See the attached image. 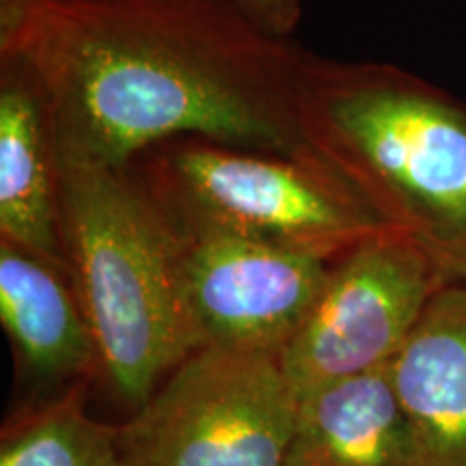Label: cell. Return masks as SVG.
<instances>
[{
	"instance_id": "6da1fadb",
	"label": "cell",
	"mask_w": 466,
	"mask_h": 466,
	"mask_svg": "<svg viewBox=\"0 0 466 466\" xmlns=\"http://www.w3.org/2000/svg\"><path fill=\"white\" fill-rule=\"evenodd\" d=\"M302 56L231 0H0V58L42 93L56 165L124 171L175 138L311 156Z\"/></svg>"
},
{
	"instance_id": "7a4b0ae2",
	"label": "cell",
	"mask_w": 466,
	"mask_h": 466,
	"mask_svg": "<svg viewBox=\"0 0 466 466\" xmlns=\"http://www.w3.org/2000/svg\"><path fill=\"white\" fill-rule=\"evenodd\" d=\"M309 154L466 283V104L387 63L305 52Z\"/></svg>"
},
{
	"instance_id": "3957f363",
	"label": "cell",
	"mask_w": 466,
	"mask_h": 466,
	"mask_svg": "<svg viewBox=\"0 0 466 466\" xmlns=\"http://www.w3.org/2000/svg\"><path fill=\"white\" fill-rule=\"evenodd\" d=\"M56 179L63 261L100 376L137 410L197 350L179 288V231L130 168L56 165Z\"/></svg>"
},
{
	"instance_id": "277c9868",
	"label": "cell",
	"mask_w": 466,
	"mask_h": 466,
	"mask_svg": "<svg viewBox=\"0 0 466 466\" xmlns=\"http://www.w3.org/2000/svg\"><path fill=\"white\" fill-rule=\"evenodd\" d=\"M130 171L182 231L225 233L335 261L393 229L313 156L175 138L143 154Z\"/></svg>"
},
{
	"instance_id": "5b68a950",
	"label": "cell",
	"mask_w": 466,
	"mask_h": 466,
	"mask_svg": "<svg viewBox=\"0 0 466 466\" xmlns=\"http://www.w3.org/2000/svg\"><path fill=\"white\" fill-rule=\"evenodd\" d=\"M300 398L279 354L197 348L121 425L126 466H285Z\"/></svg>"
},
{
	"instance_id": "8992f818",
	"label": "cell",
	"mask_w": 466,
	"mask_h": 466,
	"mask_svg": "<svg viewBox=\"0 0 466 466\" xmlns=\"http://www.w3.org/2000/svg\"><path fill=\"white\" fill-rule=\"evenodd\" d=\"M451 283L439 261L401 231L376 233L350 248L330 264L318 302L279 354L296 395L387 367Z\"/></svg>"
},
{
	"instance_id": "52a82bcc",
	"label": "cell",
	"mask_w": 466,
	"mask_h": 466,
	"mask_svg": "<svg viewBox=\"0 0 466 466\" xmlns=\"http://www.w3.org/2000/svg\"><path fill=\"white\" fill-rule=\"evenodd\" d=\"M177 231L179 288L197 348L281 354L333 261L225 233Z\"/></svg>"
},
{
	"instance_id": "ba28073f",
	"label": "cell",
	"mask_w": 466,
	"mask_h": 466,
	"mask_svg": "<svg viewBox=\"0 0 466 466\" xmlns=\"http://www.w3.org/2000/svg\"><path fill=\"white\" fill-rule=\"evenodd\" d=\"M387 367L415 466H466V283L434 296Z\"/></svg>"
},
{
	"instance_id": "9c48e42d",
	"label": "cell",
	"mask_w": 466,
	"mask_h": 466,
	"mask_svg": "<svg viewBox=\"0 0 466 466\" xmlns=\"http://www.w3.org/2000/svg\"><path fill=\"white\" fill-rule=\"evenodd\" d=\"M0 324L17 363L42 382L100 376L97 350L66 266L0 240Z\"/></svg>"
},
{
	"instance_id": "30bf717a",
	"label": "cell",
	"mask_w": 466,
	"mask_h": 466,
	"mask_svg": "<svg viewBox=\"0 0 466 466\" xmlns=\"http://www.w3.org/2000/svg\"><path fill=\"white\" fill-rule=\"evenodd\" d=\"M0 240L66 266L48 110L31 76L9 58L0 69Z\"/></svg>"
},
{
	"instance_id": "8fae6325",
	"label": "cell",
	"mask_w": 466,
	"mask_h": 466,
	"mask_svg": "<svg viewBox=\"0 0 466 466\" xmlns=\"http://www.w3.org/2000/svg\"><path fill=\"white\" fill-rule=\"evenodd\" d=\"M285 466H415L389 367L300 398Z\"/></svg>"
},
{
	"instance_id": "7c38bea8",
	"label": "cell",
	"mask_w": 466,
	"mask_h": 466,
	"mask_svg": "<svg viewBox=\"0 0 466 466\" xmlns=\"http://www.w3.org/2000/svg\"><path fill=\"white\" fill-rule=\"evenodd\" d=\"M0 466H126L121 425L93 419L83 382L69 384L5 423Z\"/></svg>"
},
{
	"instance_id": "4fadbf2b",
	"label": "cell",
	"mask_w": 466,
	"mask_h": 466,
	"mask_svg": "<svg viewBox=\"0 0 466 466\" xmlns=\"http://www.w3.org/2000/svg\"><path fill=\"white\" fill-rule=\"evenodd\" d=\"M261 31L288 39L302 20V0H231Z\"/></svg>"
}]
</instances>
